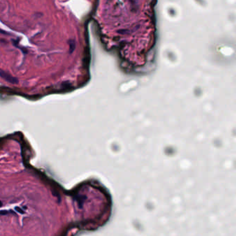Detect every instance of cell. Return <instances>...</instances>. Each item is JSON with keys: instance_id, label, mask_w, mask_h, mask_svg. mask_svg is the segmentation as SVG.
<instances>
[{"instance_id": "obj_1", "label": "cell", "mask_w": 236, "mask_h": 236, "mask_svg": "<svg viewBox=\"0 0 236 236\" xmlns=\"http://www.w3.org/2000/svg\"><path fill=\"white\" fill-rule=\"evenodd\" d=\"M1 73V77H2L4 80H6V81L9 82V83H14V84H16V83H18V79H17L16 78L13 77V76H11V75H9L8 73H6V72L2 71V70H1V73Z\"/></svg>"}, {"instance_id": "obj_2", "label": "cell", "mask_w": 236, "mask_h": 236, "mask_svg": "<svg viewBox=\"0 0 236 236\" xmlns=\"http://www.w3.org/2000/svg\"><path fill=\"white\" fill-rule=\"evenodd\" d=\"M69 42V53H71L73 52L76 48V42L73 40H70Z\"/></svg>"}]
</instances>
